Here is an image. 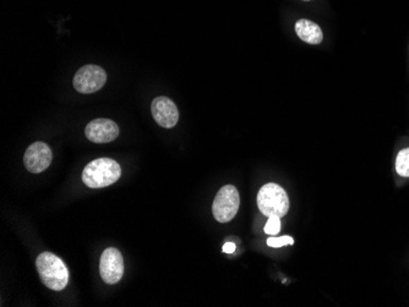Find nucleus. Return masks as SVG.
<instances>
[{"instance_id":"423d86ee","label":"nucleus","mask_w":409,"mask_h":307,"mask_svg":"<svg viewBox=\"0 0 409 307\" xmlns=\"http://www.w3.org/2000/svg\"><path fill=\"white\" fill-rule=\"evenodd\" d=\"M100 273L107 284H116L124 274V260L119 250L110 247L101 256Z\"/></svg>"},{"instance_id":"0eeeda50","label":"nucleus","mask_w":409,"mask_h":307,"mask_svg":"<svg viewBox=\"0 0 409 307\" xmlns=\"http://www.w3.org/2000/svg\"><path fill=\"white\" fill-rule=\"evenodd\" d=\"M53 153L47 143L44 142H35L27 148L24 156V163L28 172L42 173L47 169L52 163Z\"/></svg>"},{"instance_id":"7ed1b4c3","label":"nucleus","mask_w":409,"mask_h":307,"mask_svg":"<svg viewBox=\"0 0 409 307\" xmlns=\"http://www.w3.org/2000/svg\"><path fill=\"white\" fill-rule=\"evenodd\" d=\"M257 207L268 217H284L288 213L289 198L277 184H266L257 193Z\"/></svg>"},{"instance_id":"2eb2a0df","label":"nucleus","mask_w":409,"mask_h":307,"mask_svg":"<svg viewBox=\"0 0 409 307\" xmlns=\"http://www.w3.org/2000/svg\"><path fill=\"white\" fill-rule=\"evenodd\" d=\"M304 1H310V0H304Z\"/></svg>"},{"instance_id":"9d476101","label":"nucleus","mask_w":409,"mask_h":307,"mask_svg":"<svg viewBox=\"0 0 409 307\" xmlns=\"http://www.w3.org/2000/svg\"><path fill=\"white\" fill-rule=\"evenodd\" d=\"M295 32L302 41L309 43V44H320L324 40V33H322L321 27L317 24L310 21V20H305V19L297 21Z\"/></svg>"},{"instance_id":"f257e3e1","label":"nucleus","mask_w":409,"mask_h":307,"mask_svg":"<svg viewBox=\"0 0 409 307\" xmlns=\"http://www.w3.org/2000/svg\"><path fill=\"white\" fill-rule=\"evenodd\" d=\"M121 168L114 159L98 158L89 161L82 172V182L89 188H102L118 182Z\"/></svg>"},{"instance_id":"6e6552de","label":"nucleus","mask_w":409,"mask_h":307,"mask_svg":"<svg viewBox=\"0 0 409 307\" xmlns=\"http://www.w3.org/2000/svg\"><path fill=\"white\" fill-rule=\"evenodd\" d=\"M85 135L91 142L107 143L119 136V126L113 120L100 118L89 121L85 129Z\"/></svg>"},{"instance_id":"f03ea898","label":"nucleus","mask_w":409,"mask_h":307,"mask_svg":"<svg viewBox=\"0 0 409 307\" xmlns=\"http://www.w3.org/2000/svg\"><path fill=\"white\" fill-rule=\"evenodd\" d=\"M36 267L41 281L49 289L60 292L68 286V268L58 256L52 252H43L37 257Z\"/></svg>"},{"instance_id":"1a4fd4ad","label":"nucleus","mask_w":409,"mask_h":307,"mask_svg":"<svg viewBox=\"0 0 409 307\" xmlns=\"http://www.w3.org/2000/svg\"><path fill=\"white\" fill-rule=\"evenodd\" d=\"M153 119L164 129H172L178 124L179 110L168 97H157L151 105Z\"/></svg>"},{"instance_id":"4468645a","label":"nucleus","mask_w":409,"mask_h":307,"mask_svg":"<svg viewBox=\"0 0 409 307\" xmlns=\"http://www.w3.org/2000/svg\"><path fill=\"white\" fill-rule=\"evenodd\" d=\"M223 251L226 254H233L236 251V245L233 244V243H226V244L223 245Z\"/></svg>"},{"instance_id":"ddd939ff","label":"nucleus","mask_w":409,"mask_h":307,"mask_svg":"<svg viewBox=\"0 0 409 307\" xmlns=\"http://www.w3.org/2000/svg\"><path fill=\"white\" fill-rule=\"evenodd\" d=\"M294 240L292 236H288V235H284L282 238H268V246H271V247H282V246H286V245H293Z\"/></svg>"},{"instance_id":"f8f14e48","label":"nucleus","mask_w":409,"mask_h":307,"mask_svg":"<svg viewBox=\"0 0 409 307\" xmlns=\"http://www.w3.org/2000/svg\"><path fill=\"white\" fill-rule=\"evenodd\" d=\"M281 230V218L279 217H268V223L265 225V233L268 235H277Z\"/></svg>"},{"instance_id":"9b49d317","label":"nucleus","mask_w":409,"mask_h":307,"mask_svg":"<svg viewBox=\"0 0 409 307\" xmlns=\"http://www.w3.org/2000/svg\"><path fill=\"white\" fill-rule=\"evenodd\" d=\"M396 170L401 177H409V148H404L397 155Z\"/></svg>"},{"instance_id":"39448f33","label":"nucleus","mask_w":409,"mask_h":307,"mask_svg":"<svg viewBox=\"0 0 409 307\" xmlns=\"http://www.w3.org/2000/svg\"><path fill=\"white\" fill-rule=\"evenodd\" d=\"M107 82V73L98 65H85L73 76V87L80 94H95Z\"/></svg>"},{"instance_id":"20e7f679","label":"nucleus","mask_w":409,"mask_h":307,"mask_svg":"<svg viewBox=\"0 0 409 307\" xmlns=\"http://www.w3.org/2000/svg\"><path fill=\"white\" fill-rule=\"evenodd\" d=\"M241 206V198L236 188L226 185L220 188L212 204V212L217 222L228 223L236 217Z\"/></svg>"}]
</instances>
